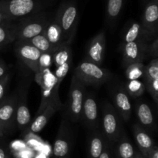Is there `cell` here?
Returning a JSON list of instances; mask_svg holds the SVG:
<instances>
[{
  "instance_id": "35",
  "label": "cell",
  "mask_w": 158,
  "mask_h": 158,
  "mask_svg": "<svg viewBox=\"0 0 158 158\" xmlns=\"http://www.w3.org/2000/svg\"><path fill=\"white\" fill-rule=\"evenodd\" d=\"M99 158H111L110 146L108 144L107 142H106V144H105L103 152H102V154H100V157Z\"/></svg>"
},
{
  "instance_id": "9",
  "label": "cell",
  "mask_w": 158,
  "mask_h": 158,
  "mask_svg": "<svg viewBox=\"0 0 158 158\" xmlns=\"http://www.w3.org/2000/svg\"><path fill=\"white\" fill-rule=\"evenodd\" d=\"M14 50L19 60L32 72L39 73V61L42 52L27 41L17 40L14 42Z\"/></svg>"
},
{
  "instance_id": "23",
  "label": "cell",
  "mask_w": 158,
  "mask_h": 158,
  "mask_svg": "<svg viewBox=\"0 0 158 158\" xmlns=\"http://www.w3.org/2000/svg\"><path fill=\"white\" fill-rule=\"evenodd\" d=\"M52 63L56 68L68 62H73V50L71 45L63 43L52 52Z\"/></svg>"
},
{
  "instance_id": "26",
  "label": "cell",
  "mask_w": 158,
  "mask_h": 158,
  "mask_svg": "<svg viewBox=\"0 0 158 158\" xmlns=\"http://www.w3.org/2000/svg\"><path fill=\"white\" fill-rule=\"evenodd\" d=\"M15 40V23L13 22L0 25V46L14 43Z\"/></svg>"
},
{
  "instance_id": "17",
  "label": "cell",
  "mask_w": 158,
  "mask_h": 158,
  "mask_svg": "<svg viewBox=\"0 0 158 158\" xmlns=\"http://www.w3.org/2000/svg\"><path fill=\"white\" fill-rule=\"evenodd\" d=\"M136 114L140 123L148 132H153L156 130L157 125L154 113L148 103L143 101L137 102L136 105Z\"/></svg>"
},
{
  "instance_id": "40",
  "label": "cell",
  "mask_w": 158,
  "mask_h": 158,
  "mask_svg": "<svg viewBox=\"0 0 158 158\" xmlns=\"http://www.w3.org/2000/svg\"><path fill=\"white\" fill-rule=\"evenodd\" d=\"M2 46H0V49H2Z\"/></svg>"
},
{
  "instance_id": "25",
  "label": "cell",
  "mask_w": 158,
  "mask_h": 158,
  "mask_svg": "<svg viewBox=\"0 0 158 158\" xmlns=\"http://www.w3.org/2000/svg\"><path fill=\"white\" fill-rule=\"evenodd\" d=\"M115 144L117 158H134L136 151L125 133Z\"/></svg>"
},
{
  "instance_id": "33",
  "label": "cell",
  "mask_w": 158,
  "mask_h": 158,
  "mask_svg": "<svg viewBox=\"0 0 158 158\" xmlns=\"http://www.w3.org/2000/svg\"><path fill=\"white\" fill-rule=\"evenodd\" d=\"M148 56L153 59H158V40L157 37L151 40L148 44Z\"/></svg>"
},
{
  "instance_id": "28",
  "label": "cell",
  "mask_w": 158,
  "mask_h": 158,
  "mask_svg": "<svg viewBox=\"0 0 158 158\" xmlns=\"http://www.w3.org/2000/svg\"><path fill=\"white\" fill-rule=\"evenodd\" d=\"M25 41H27L28 43L32 45L34 47L40 50L42 53L52 52V48L50 43H49L47 39L45 37V35L43 33L40 34V35H36V36L33 37L29 40H25Z\"/></svg>"
},
{
  "instance_id": "38",
  "label": "cell",
  "mask_w": 158,
  "mask_h": 158,
  "mask_svg": "<svg viewBox=\"0 0 158 158\" xmlns=\"http://www.w3.org/2000/svg\"><path fill=\"white\" fill-rule=\"evenodd\" d=\"M5 134H6V131H5L4 128L2 127V124L0 123V139L3 138V137H4Z\"/></svg>"
},
{
  "instance_id": "6",
  "label": "cell",
  "mask_w": 158,
  "mask_h": 158,
  "mask_svg": "<svg viewBox=\"0 0 158 158\" xmlns=\"http://www.w3.org/2000/svg\"><path fill=\"white\" fill-rule=\"evenodd\" d=\"M51 17L45 12L32 15L15 23V40H29L43 33Z\"/></svg>"
},
{
  "instance_id": "27",
  "label": "cell",
  "mask_w": 158,
  "mask_h": 158,
  "mask_svg": "<svg viewBox=\"0 0 158 158\" xmlns=\"http://www.w3.org/2000/svg\"><path fill=\"white\" fill-rule=\"evenodd\" d=\"M123 86L131 98H137L141 97L146 90L144 83L140 80H127Z\"/></svg>"
},
{
  "instance_id": "7",
  "label": "cell",
  "mask_w": 158,
  "mask_h": 158,
  "mask_svg": "<svg viewBox=\"0 0 158 158\" xmlns=\"http://www.w3.org/2000/svg\"><path fill=\"white\" fill-rule=\"evenodd\" d=\"M73 138L70 123L63 117L52 148L54 158H68L73 145Z\"/></svg>"
},
{
  "instance_id": "36",
  "label": "cell",
  "mask_w": 158,
  "mask_h": 158,
  "mask_svg": "<svg viewBox=\"0 0 158 158\" xmlns=\"http://www.w3.org/2000/svg\"><path fill=\"white\" fill-rule=\"evenodd\" d=\"M8 69H9V66L2 62H0V78L8 73Z\"/></svg>"
},
{
  "instance_id": "1",
  "label": "cell",
  "mask_w": 158,
  "mask_h": 158,
  "mask_svg": "<svg viewBox=\"0 0 158 158\" xmlns=\"http://www.w3.org/2000/svg\"><path fill=\"white\" fill-rule=\"evenodd\" d=\"M54 19L61 29L64 43L72 44L79 22L78 8L76 2L73 1L63 2L59 7Z\"/></svg>"
},
{
  "instance_id": "16",
  "label": "cell",
  "mask_w": 158,
  "mask_h": 158,
  "mask_svg": "<svg viewBox=\"0 0 158 158\" xmlns=\"http://www.w3.org/2000/svg\"><path fill=\"white\" fill-rule=\"evenodd\" d=\"M145 89L151 94L154 103L158 104V59H152L143 72Z\"/></svg>"
},
{
  "instance_id": "37",
  "label": "cell",
  "mask_w": 158,
  "mask_h": 158,
  "mask_svg": "<svg viewBox=\"0 0 158 158\" xmlns=\"http://www.w3.org/2000/svg\"><path fill=\"white\" fill-rule=\"evenodd\" d=\"M148 158H158V148L156 144L149 152Z\"/></svg>"
},
{
  "instance_id": "10",
  "label": "cell",
  "mask_w": 158,
  "mask_h": 158,
  "mask_svg": "<svg viewBox=\"0 0 158 158\" xmlns=\"http://www.w3.org/2000/svg\"><path fill=\"white\" fill-rule=\"evenodd\" d=\"M80 120L90 131L100 129V118L99 117L98 103L93 94L86 93Z\"/></svg>"
},
{
  "instance_id": "30",
  "label": "cell",
  "mask_w": 158,
  "mask_h": 158,
  "mask_svg": "<svg viewBox=\"0 0 158 158\" xmlns=\"http://www.w3.org/2000/svg\"><path fill=\"white\" fill-rule=\"evenodd\" d=\"M52 64V52L42 53L39 61V73L49 69Z\"/></svg>"
},
{
  "instance_id": "20",
  "label": "cell",
  "mask_w": 158,
  "mask_h": 158,
  "mask_svg": "<svg viewBox=\"0 0 158 158\" xmlns=\"http://www.w3.org/2000/svg\"><path fill=\"white\" fill-rule=\"evenodd\" d=\"M62 106L55 103H50L46 107V109L36 115L35 120L30 125V131L33 133L40 132L46 127L51 117L56 114V112L60 110Z\"/></svg>"
},
{
  "instance_id": "15",
  "label": "cell",
  "mask_w": 158,
  "mask_h": 158,
  "mask_svg": "<svg viewBox=\"0 0 158 158\" xmlns=\"http://www.w3.org/2000/svg\"><path fill=\"white\" fill-rule=\"evenodd\" d=\"M31 123V114L27 104V91L22 88L17 93V104L15 110V125L24 131Z\"/></svg>"
},
{
  "instance_id": "14",
  "label": "cell",
  "mask_w": 158,
  "mask_h": 158,
  "mask_svg": "<svg viewBox=\"0 0 158 158\" xmlns=\"http://www.w3.org/2000/svg\"><path fill=\"white\" fill-rule=\"evenodd\" d=\"M17 104V94H13L0 103V123L6 133L15 125V110Z\"/></svg>"
},
{
  "instance_id": "13",
  "label": "cell",
  "mask_w": 158,
  "mask_h": 158,
  "mask_svg": "<svg viewBox=\"0 0 158 158\" xmlns=\"http://www.w3.org/2000/svg\"><path fill=\"white\" fill-rule=\"evenodd\" d=\"M112 97L114 103V108L121 117L122 120L128 122L132 114L131 97L128 95L123 85H119L114 88Z\"/></svg>"
},
{
  "instance_id": "22",
  "label": "cell",
  "mask_w": 158,
  "mask_h": 158,
  "mask_svg": "<svg viewBox=\"0 0 158 158\" xmlns=\"http://www.w3.org/2000/svg\"><path fill=\"white\" fill-rule=\"evenodd\" d=\"M140 40H148L146 33H145V31L143 30L140 23L134 21L131 24H129L127 28L123 32V35L122 36L121 46L126 44V43H133V42L138 41Z\"/></svg>"
},
{
  "instance_id": "32",
  "label": "cell",
  "mask_w": 158,
  "mask_h": 158,
  "mask_svg": "<svg viewBox=\"0 0 158 158\" xmlns=\"http://www.w3.org/2000/svg\"><path fill=\"white\" fill-rule=\"evenodd\" d=\"M9 81H10V73H9L0 78V103L6 99Z\"/></svg>"
},
{
  "instance_id": "29",
  "label": "cell",
  "mask_w": 158,
  "mask_h": 158,
  "mask_svg": "<svg viewBox=\"0 0 158 158\" xmlns=\"http://www.w3.org/2000/svg\"><path fill=\"white\" fill-rule=\"evenodd\" d=\"M144 65L143 63H133L127 66L125 69V74L127 80H140L143 77Z\"/></svg>"
},
{
  "instance_id": "19",
  "label": "cell",
  "mask_w": 158,
  "mask_h": 158,
  "mask_svg": "<svg viewBox=\"0 0 158 158\" xmlns=\"http://www.w3.org/2000/svg\"><path fill=\"white\" fill-rule=\"evenodd\" d=\"M106 143V140L100 129L91 131L88 137V157H100Z\"/></svg>"
},
{
  "instance_id": "2",
  "label": "cell",
  "mask_w": 158,
  "mask_h": 158,
  "mask_svg": "<svg viewBox=\"0 0 158 158\" xmlns=\"http://www.w3.org/2000/svg\"><path fill=\"white\" fill-rule=\"evenodd\" d=\"M42 7L40 0H0V15L14 22L39 13Z\"/></svg>"
},
{
  "instance_id": "21",
  "label": "cell",
  "mask_w": 158,
  "mask_h": 158,
  "mask_svg": "<svg viewBox=\"0 0 158 158\" xmlns=\"http://www.w3.org/2000/svg\"><path fill=\"white\" fill-rule=\"evenodd\" d=\"M43 34L45 35L52 48V51L64 43L61 29L54 17L50 18L48 22Z\"/></svg>"
},
{
  "instance_id": "5",
  "label": "cell",
  "mask_w": 158,
  "mask_h": 158,
  "mask_svg": "<svg viewBox=\"0 0 158 158\" xmlns=\"http://www.w3.org/2000/svg\"><path fill=\"white\" fill-rule=\"evenodd\" d=\"M85 86L75 75H73L63 116L69 123L80 121L82 106L86 93Z\"/></svg>"
},
{
  "instance_id": "31",
  "label": "cell",
  "mask_w": 158,
  "mask_h": 158,
  "mask_svg": "<svg viewBox=\"0 0 158 158\" xmlns=\"http://www.w3.org/2000/svg\"><path fill=\"white\" fill-rule=\"evenodd\" d=\"M72 63L73 62H68V63H65V64L56 68V70L55 72L53 73V74L54 76H55L56 79L57 83H58L60 85L61 84L62 81H63V79L65 78V77L67 75L68 72H69V69H70L71 67Z\"/></svg>"
},
{
  "instance_id": "3",
  "label": "cell",
  "mask_w": 158,
  "mask_h": 158,
  "mask_svg": "<svg viewBox=\"0 0 158 158\" xmlns=\"http://www.w3.org/2000/svg\"><path fill=\"white\" fill-rule=\"evenodd\" d=\"M100 127V131L110 147L115 144L125 133L121 117L114 106L108 102H105L102 106Z\"/></svg>"
},
{
  "instance_id": "4",
  "label": "cell",
  "mask_w": 158,
  "mask_h": 158,
  "mask_svg": "<svg viewBox=\"0 0 158 158\" xmlns=\"http://www.w3.org/2000/svg\"><path fill=\"white\" fill-rule=\"evenodd\" d=\"M75 75L85 86L98 87L103 83L110 81L112 78V73L108 69L83 60L74 69Z\"/></svg>"
},
{
  "instance_id": "34",
  "label": "cell",
  "mask_w": 158,
  "mask_h": 158,
  "mask_svg": "<svg viewBox=\"0 0 158 158\" xmlns=\"http://www.w3.org/2000/svg\"><path fill=\"white\" fill-rule=\"evenodd\" d=\"M2 139H0V158H12L9 148L2 141Z\"/></svg>"
},
{
  "instance_id": "8",
  "label": "cell",
  "mask_w": 158,
  "mask_h": 158,
  "mask_svg": "<svg viewBox=\"0 0 158 158\" xmlns=\"http://www.w3.org/2000/svg\"><path fill=\"white\" fill-rule=\"evenodd\" d=\"M142 27L148 41L157 37L158 0H143V9L141 20Z\"/></svg>"
},
{
  "instance_id": "18",
  "label": "cell",
  "mask_w": 158,
  "mask_h": 158,
  "mask_svg": "<svg viewBox=\"0 0 158 158\" xmlns=\"http://www.w3.org/2000/svg\"><path fill=\"white\" fill-rule=\"evenodd\" d=\"M133 132L140 154L144 158H148V154L155 145L154 139L151 137L149 132L142 127L139 123H135L133 126Z\"/></svg>"
},
{
  "instance_id": "39",
  "label": "cell",
  "mask_w": 158,
  "mask_h": 158,
  "mask_svg": "<svg viewBox=\"0 0 158 158\" xmlns=\"http://www.w3.org/2000/svg\"><path fill=\"white\" fill-rule=\"evenodd\" d=\"M134 158H144V157L142 156V154H140V152H137V151H136L135 154H134Z\"/></svg>"
},
{
  "instance_id": "12",
  "label": "cell",
  "mask_w": 158,
  "mask_h": 158,
  "mask_svg": "<svg viewBox=\"0 0 158 158\" xmlns=\"http://www.w3.org/2000/svg\"><path fill=\"white\" fill-rule=\"evenodd\" d=\"M105 51L106 34L104 31H100L88 43L86 48L85 60L101 66L104 61Z\"/></svg>"
},
{
  "instance_id": "11",
  "label": "cell",
  "mask_w": 158,
  "mask_h": 158,
  "mask_svg": "<svg viewBox=\"0 0 158 158\" xmlns=\"http://www.w3.org/2000/svg\"><path fill=\"white\" fill-rule=\"evenodd\" d=\"M148 40H140L122 45L123 67L126 68L133 63H143L148 56Z\"/></svg>"
},
{
  "instance_id": "24",
  "label": "cell",
  "mask_w": 158,
  "mask_h": 158,
  "mask_svg": "<svg viewBox=\"0 0 158 158\" xmlns=\"http://www.w3.org/2000/svg\"><path fill=\"white\" fill-rule=\"evenodd\" d=\"M125 0H107L106 1V20L108 26H114L119 19L123 9Z\"/></svg>"
}]
</instances>
